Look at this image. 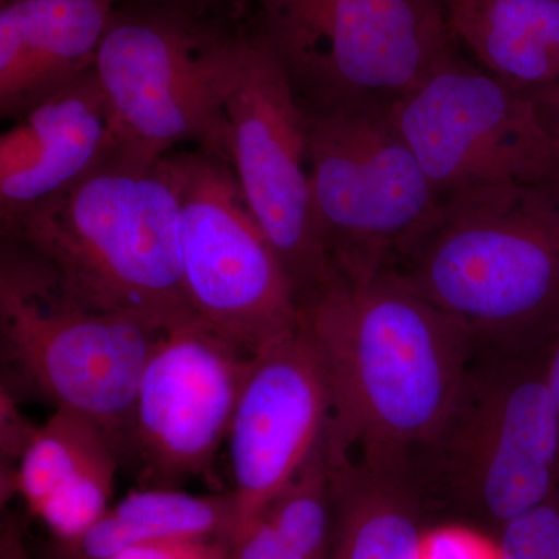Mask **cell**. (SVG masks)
<instances>
[{
    "label": "cell",
    "mask_w": 559,
    "mask_h": 559,
    "mask_svg": "<svg viewBox=\"0 0 559 559\" xmlns=\"http://www.w3.org/2000/svg\"><path fill=\"white\" fill-rule=\"evenodd\" d=\"M419 559H500L496 539L480 530L443 521L430 525Z\"/></svg>",
    "instance_id": "21"
},
{
    "label": "cell",
    "mask_w": 559,
    "mask_h": 559,
    "mask_svg": "<svg viewBox=\"0 0 559 559\" xmlns=\"http://www.w3.org/2000/svg\"><path fill=\"white\" fill-rule=\"evenodd\" d=\"M547 348L549 342L530 352L474 353L450 418L414 462L444 521L495 538L559 488Z\"/></svg>",
    "instance_id": "5"
},
{
    "label": "cell",
    "mask_w": 559,
    "mask_h": 559,
    "mask_svg": "<svg viewBox=\"0 0 559 559\" xmlns=\"http://www.w3.org/2000/svg\"><path fill=\"white\" fill-rule=\"evenodd\" d=\"M532 95H535L536 100H538L543 109L546 110L551 123H554V127L557 128L559 132V84Z\"/></svg>",
    "instance_id": "26"
},
{
    "label": "cell",
    "mask_w": 559,
    "mask_h": 559,
    "mask_svg": "<svg viewBox=\"0 0 559 559\" xmlns=\"http://www.w3.org/2000/svg\"><path fill=\"white\" fill-rule=\"evenodd\" d=\"M227 124L242 197L301 308L330 285L334 272L312 201L304 108L257 31L227 102Z\"/></svg>",
    "instance_id": "11"
},
{
    "label": "cell",
    "mask_w": 559,
    "mask_h": 559,
    "mask_svg": "<svg viewBox=\"0 0 559 559\" xmlns=\"http://www.w3.org/2000/svg\"><path fill=\"white\" fill-rule=\"evenodd\" d=\"M288 559H312V558L301 557V555H289Z\"/></svg>",
    "instance_id": "28"
},
{
    "label": "cell",
    "mask_w": 559,
    "mask_h": 559,
    "mask_svg": "<svg viewBox=\"0 0 559 559\" xmlns=\"http://www.w3.org/2000/svg\"><path fill=\"white\" fill-rule=\"evenodd\" d=\"M164 160L178 194L180 263L194 316L250 356L296 333V293L230 162L202 148Z\"/></svg>",
    "instance_id": "9"
},
{
    "label": "cell",
    "mask_w": 559,
    "mask_h": 559,
    "mask_svg": "<svg viewBox=\"0 0 559 559\" xmlns=\"http://www.w3.org/2000/svg\"><path fill=\"white\" fill-rule=\"evenodd\" d=\"M285 539L266 514L253 522L234 544V559H288Z\"/></svg>",
    "instance_id": "23"
},
{
    "label": "cell",
    "mask_w": 559,
    "mask_h": 559,
    "mask_svg": "<svg viewBox=\"0 0 559 559\" xmlns=\"http://www.w3.org/2000/svg\"><path fill=\"white\" fill-rule=\"evenodd\" d=\"M330 460L334 522L326 559H419L437 514L414 460L377 454H330Z\"/></svg>",
    "instance_id": "16"
},
{
    "label": "cell",
    "mask_w": 559,
    "mask_h": 559,
    "mask_svg": "<svg viewBox=\"0 0 559 559\" xmlns=\"http://www.w3.org/2000/svg\"><path fill=\"white\" fill-rule=\"evenodd\" d=\"M253 33L246 0L120 2L94 64L110 156L154 167L175 151L202 148L230 162L227 102Z\"/></svg>",
    "instance_id": "3"
},
{
    "label": "cell",
    "mask_w": 559,
    "mask_h": 559,
    "mask_svg": "<svg viewBox=\"0 0 559 559\" xmlns=\"http://www.w3.org/2000/svg\"><path fill=\"white\" fill-rule=\"evenodd\" d=\"M119 0H0V117L36 103L94 68Z\"/></svg>",
    "instance_id": "15"
},
{
    "label": "cell",
    "mask_w": 559,
    "mask_h": 559,
    "mask_svg": "<svg viewBox=\"0 0 559 559\" xmlns=\"http://www.w3.org/2000/svg\"><path fill=\"white\" fill-rule=\"evenodd\" d=\"M2 559H31V551L22 539L21 525L17 521H9L3 525Z\"/></svg>",
    "instance_id": "24"
},
{
    "label": "cell",
    "mask_w": 559,
    "mask_h": 559,
    "mask_svg": "<svg viewBox=\"0 0 559 559\" xmlns=\"http://www.w3.org/2000/svg\"><path fill=\"white\" fill-rule=\"evenodd\" d=\"M440 198L500 183H559V132L535 95L455 51L392 106Z\"/></svg>",
    "instance_id": "10"
},
{
    "label": "cell",
    "mask_w": 559,
    "mask_h": 559,
    "mask_svg": "<svg viewBox=\"0 0 559 559\" xmlns=\"http://www.w3.org/2000/svg\"><path fill=\"white\" fill-rule=\"evenodd\" d=\"M500 559H559V488L498 535Z\"/></svg>",
    "instance_id": "20"
},
{
    "label": "cell",
    "mask_w": 559,
    "mask_h": 559,
    "mask_svg": "<svg viewBox=\"0 0 559 559\" xmlns=\"http://www.w3.org/2000/svg\"><path fill=\"white\" fill-rule=\"evenodd\" d=\"M547 382L551 401H554L555 414H557L559 433V333L549 342L547 348ZM558 484H559V459H558Z\"/></svg>",
    "instance_id": "25"
},
{
    "label": "cell",
    "mask_w": 559,
    "mask_h": 559,
    "mask_svg": "<svg viewBox=\"0 0 559 559\" xmlns=\"http://www.w3.org/2000/svg\"><path fill=\"white\" fill-rule=\"evenodd\" d=\"M305 109L392 108L460 50L441 0H246Z\"/></svg>",
    "instance_id": "7"
},
{
    "label": "cell",
    "mask_w": 559,
    "mask_h": 559,
    "mask_svg": "<svg viewBox=\"0 0 559 559\" xmlns=\"http://www.w3.org/2000/svg\"><path fill=\"white\" fill-rule=\"evenodd\" d=\"M300 330L329 384L334 455L415 462L450 418L477 349L462 322L395 271L366 282L334 275L300 308Z\"/></svg>",
    "instance_id": "1"
},
{
    "label": "cell",
    "mask_w": 559,
    "mask_h": 559,
    "mask_svg": "<svg viewBox=\"0 0 559 559\" xmlns=\"http://www.w3.org/2000/svg\"><path fill=\"white\" fill-rule=\"evenodd\" d=\"M114 559H234V546L223 538H162L130 547Z\"/></svg>",
    "instance_id": "22"
},
{
    "label": "cell",
    "mask_w": 559,
    "mask_h": 559,
    "mask_svg": "<svg viewBox=\"0 0 559 559\" xmlns=\"http://www.w3.org/2000/svg\"><path fill=\"white\" fill-rule=\"evenodd\" d=\"M120 2H148L167 3V5L200 7L209 5V3L221 2V0H119V3Z\"/></svg>",
    "instance_id": "27"
},
{
    "label": "cell",
    "mask_w": 559,
    "mask_h": 559,
    "mask_svg": "<svg viewBox=\"0 0 559 559\" xmlns=\"http://www.w3.org/2000/svg\"><path fill=\"white\" fill-rule=\"evenodd\" d=\"M399 264L392 271L477 347H543L559 333V183L447 194Z\"/></svg>",
    "instance_id": "2"
},
{
    "label": "cell",
    "mask_w": 559,
    "mask_h": 559,
    "mask_svg": "<svg viewBox=\"0 0 559 559\" xmlns=\"http://www.w3.org/2000/svg\"><path fill=\"white\" fill-rule=\"evenodd\" d=\"M253 356L200 319L162 333L140 377L131 459L146 487L207 473L229 436Z\"/></svg>",
    "instance_id": "12"
},
{
    "label": "cell",
    "mask_w": 559,
    "mask_h": 559,
    "mask_svg": "<svg viewBox=\"0 0 559 559\" xmlns=\"http://www.w3.org/2000/svg\"><path fill=\"white\" fill-rule=\"evenodd\" d=\"M165 330L73 297L31 250L3 240L2 362L17 389L90 419L130 463L140 377Z\"/></svg>",
    "instance_id": "6"
},
{
    "label": "cell",
    "mask_w": 559,
    "mask_h": 559,
    "mask_svg": "<svg viewBox=\"0 0 559 559\" xmlns=\"http://www.w3.org/2000/svg\"><path fill=\"white\" fill-rule=\"evenodd\" d=\"M330 415L325 373L300 325L253 356L226 441L234 544L307 465L325 436Z\"/></svg>",
    "instance_id": "13"
},
{
    "label": "cell",
    "mask_w": 559,
    "mask_h": 559,
    "mask_svg": "<svg viewBox=\"0 0 559 559\" xmlns=\"http://www.w3.org/2000/svg\"><path fill=\"white\" fill-rule=\"evenodd\" d=\"M121 465L90 419L57 411L25 448L2 499L20 495L33 516L57 532H79L109 509Z\"/></svg>",
    "instance_id": "17"
},
{
    "label": "cell",
    "mask_w": 559,
    "mask_h": 559,
    "mask_svg": "<svg viewBox=\"0 0 559 559\" xmlns=\"http://www.w3.org/2000/svg\"><path fill=\"white\" fill-rule=\"evenodd\" d=\"M304 114L312 201L334 275L366 282L395 270L428 229L441 198L392 108Z\"/></svg>",
    "instance_id": "8"
},
{
    "label": "cell",
    "mask_w": 559,
    "mask_h": 559,
    "mask_svg": "<svg viewBox=\"0 0 559 559\" xmlns=\"http://www.w3.org/2000/svg\"><path fill=\"white\" fill-rule=\"evenodd\" d=\"M94 68L44 98L0 138V227L51 200L112 154Z\"/></svg>",
    "instance_id": "14"
},
{
    "label": "cell",
    "mask_w": 559,
    "mask_h": 559,
    "mask_svg": "<svg viewBox=\"0 0 559 559\" xmlns=\"http://www.w3.org/2000/svg\"><path fill=\"white\" fill-rule=\"evenodd\" d=\"M83 304L168 330L198 319L183 286L179 202L162 159L116 157L0 227Z\"/></svg>",
    "instance_id": "4"
},
{
    "label": "cell",
    "mask_w": 559,
    "mask_h": 559,
    "mask_svg": "<svg viewBox=\"0 0 559 559\" xmlns=\"http://www.w3.org/2000/svg\"><path fill=\"white\" fill-rule=\"evenodd\" d=\"M441 5L459 49L479 68L528 94L559 84V0H441Z\"/></svg>",
    "instance_id": "18"
},
{
    "label": "cell",
    "mask_w": 559,
    "mask_h": 559,
    "mask_svg": "<svg viewBox=\"0 0 559 559\" xmlns=\"http://www.w3.org/2000/svg\"><path fill=\"white\" fill-rule=\"evenodd\" d=\"M264 514L278 530L290 554L312 559L329 557L334 522V488L325 436L307 465L280 492Z\"/></svg>",
    "instance_id": "19"
}]
</instances>
